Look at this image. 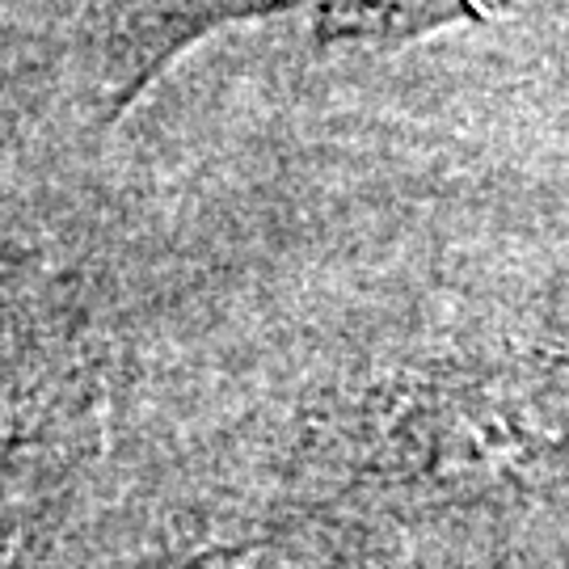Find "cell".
Here are the masks:
<instances>
[{"mask_svg":"<svg viewBox=\"0 0 569 569\" xmlns=\"http://www.w3.org/2000/svg\"><path fill=\"white\" fill-rule=\"evenodd\" d=\"M515 0H258V13L305 9L317 42L401 47L456 21H489Z\"/></svg>","mask_w":569,"mask_h":569,"instance_id":"6da1fadb","label":"cell"}]
</instances>
